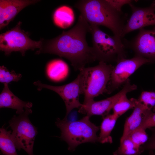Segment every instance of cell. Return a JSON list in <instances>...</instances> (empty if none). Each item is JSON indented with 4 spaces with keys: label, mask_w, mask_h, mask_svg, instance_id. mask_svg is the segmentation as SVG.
<instances>
[{
    "label": "cell",
    "mask_w": 155,
    "mask_h": 155,
    "mask_svg": "<svg viewBox=\"0 0 155 155\" xmlns=\"http://www.w3.org/2000/svg\"><path fill=\"white\" fill-rule=\"evenodd\" d=\"M90 31V25L80 14L73 27L48 40L36 54L47 53L64 57L75 70H80L87 63L98 60L94 49L86 40V34Z\"/></svg>",
    "instance_id": "obj_1"
},
{
    "label": "cell",
    "mask_w": 155,
    "mask_h": 155,
    "mask_svg": "<svg viewBox=\"0 0 155 155\" xmlns=\"http://www.w3.org/2000/svg\"><path fill=\"white\" fill-rule=\"evenodd\" d=\"M74 7L89 24L104 26L114 35L121 37L127 14L116 9L107 0H79Z\"/></svg>",
    "instance_id": "obj_2"
},
{
    "label": "cell",
    "mask_w": 155,
    "mask_h": 155,
    "mask_svg": "<svg viewBox=\"0 0 155 155\" xmlns=\"http://www.w3.org/2000/svg\"><path fill=\"white\" fill-rule=\"evenodd\" d=\"M90 117L86 115L73 121L64 118L61 120L57 119L56 124L61 131L60 137L67 143L68 150L74 151L78 145L83 143L98 142L96 133L99 127L91 122Z\"/></svg>",
    "instance_id": "obj_3"
},
{
    "label": "cell",
    "mask_w": 155,
    "mask_h": 155,
    "mask_svg": "<svg viewBox=\"0 0 155 155\" xmlns=\"http://www.w3.org/2000/svg\"><path fill=\"white\" fill-rule=\"evenodd\" d=\"M113 67L106 63L99 62L96 66L84 67L80 70L79 76L82 94L84 95L83 104L106 91L111 73Z\"/></svg>",
    "instance_id": "obj_4"
},
{
    "label": "cell",
    "mask_w": 155,
    "mask_h": 155,
    "mask_svg": "<svg viewBox=\"0 0 155 155\" xmlns=\"http://www.w3.org/2000/svg\"><path fill=\"white\" fill-rule=\"evenodd\" d=\"M99 26L90 25V31L92 37V47L98 60L106 63L117 62L125 58L126 47L123 42V38L109 35L102 31Z\"/></svg>",
    "instance_id": "obj_5"
},
{
    "label": "cell",
    "mask_w": 155,
    "mask_h": 155,
    "mask_svg": "<svg viewBox=\"0 0 155 155\" xmlns=\"http://www.w3.org/2000/svg\"><path fill=\"white\" fill-rule=\"evenodd\" d=\"M32 113L30 108L26 109L24 113L18 116L14 115L9 122L17 149L24 150L28 155H34V143L38 133L37 128L29 118V115Z\"/></svg>",
    "instance_id": "obj_6"
},
{
    "label": "cell",
    "mask_w": 155,
    "mask_h": 155,
    "mask_svg": "<svg viewBox=\"0 0 155 155\" xmlns=\"http://www.w3.org/2000/svg\"><path fill=\"white\" fill-rule=\"evenodd\" d=\"M20 21L10 30L0 35V49L8 55L14 51L20 52L23 56L28 50L40 49L42 40L35 41L31 39L28 34L21 29Z\"/></svg>",
    "instance_id": "obj_7"
},
{
    "label": "cell",
    "mask_w": 155,
    "mask_h": 155,
    "mask_svg": "<svg viewBox=\"0 0 155 155\" xmlns=\"http://www.w3.org/2000/svg\"><path fill=\"white\" fill-rule=\"evenodd\" d=\"M151 62L148 59L136 55L131 59L124 58L118 60L112 70L106 92L110 93L125 83L128 78L139 67Z\"/></svg>",
    "instance_id": "obj_8"
},
{
    "label": "cell",
    "mask_w": 155,
    "mask_h": 155,
    "mask_svg": "<svg viewBox=\"0 0 155 155\" xmlns=\"http://www.w3.org/2000/svg\"><path fill=\"white\" fill-rule=\"evenodd\" d=\"M38 87L37 89L41 90L43 88L49 89L56 92L62 98L65 104L66 113L64 119H66L70 112L74 108L80 107L82 104L79 101L80 95L82 94L81 83L79 76L72 82L63 85L53 86L42 83L38 80L34 83Z\"/></svg>",
    "instance_id": "obj_9"
},
{
    "label": "cell",
    "mask_w": 155,
    "mask_h": 155,
    "mask_svg": "<svg viewBox=\"0 0 155 155\" xmlns=\"http://www.w3.org/2000/svg\"><path fill=\"white\" fill-rule=\"evenodd\" d=\"M126 48L132 50L135 55L155 61V26L151 30L142 28L131 40L123 38Z\"/></svg>",
    "instance_id": "obj_10"
},
{
    "label": "cell",
    "mask_w": 155,
    "mask_h": 155,
    "mask_svg": "<svg viewBox=\"0 0 155 155\" xmlns=\"http://www.w3.org/2000/svg\"><path fill=\"white\" fill-rule=\"evenodd\" d=\"M137 88L135 84H131L128 80L122 90L115 94L102 100L96 101L93 100L83 104L78 112L86 114L89 117L98 115L104 117L108 115L121 96L135 90Z\"/></svg>",
    "instance_id": "obj_11"
},
{
    "label": "cell",
    "mask_w": 155,
    "mask_h": 155,
    "mask_svg": "<svg viewBox=\"0 0 155 155\" xmlns=\"http://www.w3.org/2000/svg\"><path fill=\"white\" fill-rule=\"evenodd\" d=\"M132 11L131 16L123 29L121 37L135 30L151 25L155 26V1L146 7H137L132 3L129 4Z\"/></svg>",
    "instance_id": "obj_12"
},
{
    "label": "cell",
    "mask_w": 155,
    "mask_h": 155,
    "mask_svg": "<svg viewBox=\"0 0 155 155\" xmlns=\"http://www.w3.org/2000/svg\"><path fill=\"white\" fill-rule=\"evenodd\" d=\"M39 1L36 0H0V29L7 26L23 9Z\"/></svg>",
    "instance_id": "obj_13"
},
{
    "label": "cell",
    "mask_w": 155,
    "mask_h": 155,
    "mask_svg": "<svg viewBox=\"0 0 155 155\" xmlns=\"http://www.w3.org/2000/svg\"><path fill=\"white\" fill-rule=\"evenodd\" d=\"M31 102H25L15 95L10 90L8 84H4V87L0 94V108H10L16 110L19 115L24 113V108H30Z\"/></svg>",
    "instance_id": "obj_14"
},
{
    "label": "cell",
    "mask_w": 155,
    "mask_h": 155,
    "mask_svg": "<svg viewBox=\"0 0 155 155\" xmlns=\"http://www.w3.org/2000/svg\"><path fill=\"white\" fill-rule=\"evenodd\" d=\"M131 114L125 121L123 134L120 139L128 136L132 132L140 127L144 119L145 111L148 108L137 99Z\"/></svg>",
    "instance_id": "obj_15"
},
{
    "label": "cell",
    "mask_w": 155,
    "mask_h": 155,
    "mask_svg": "<svg viewBox=\"0 0 155 155\" xmlns=\"http://www.w3.org/2000/svg\"><path fill=\"white\" fill-rule=\"evenodd\" d=\"M74 19L73 9L66 5L62 6L57 9L53 16L55 24L63 29L67 28L71 26L73 22Z\"/></svg>",
    "instance_id": "obj_16"
},
{
    "label": "cell",
    "mask_w": 155,
    "mask_h": 155,
    "mask_svg": "<svg viewBox=\"0 0 155 155\" xmlns=\"http://www.w3.org/2000/svg\"><path fill=\"white\" fill-rule=\"evenodd\" d=\"M119 117L113 113L103 117L100 126V132L98 142L104 144L111 143L113 140L111 134Z\"/></svg>",
    "instance_id": "obj_17"
},
{
    "label": "cell",
    "mask_w": 155,
    "mask_h": 155,
    "mask_svg": "<svg viewBox=\"0 0 155 155\" xmlns=\"http://www.w3.org/2000/svg\"><path fill=\"white\" fill-rule=\"evenodd\" d=\"M68 68L67 64L62 60L55 59L47 64L46 72L51 80L58 81L63 79L67 74Z\"/></svg>",
    "instance_id": "obj_18"
},
{
    "label": "cell",
    "mask_w": 155,
    "mask_h": 155,
    "mask_svg": "<svg viewBox=\"0 0 155 155\" xmlns=\"http://www.w3.org/2000/svg\"><path fill=\"white\" fill-rule=\"evenodd\" d=\"M0 148L3 155H18L16 148L11 136V131L3 127L0 129Z\"/></svg>",
    "instance_id": "obj_19"
},
{
    "label": "cell",
    "mask_w": 155,
    "mask_h": 155,
    "mask_svg": "<svg viewBox=\"0 0 155 155\" xmlns=\"http://www.w3.org/2000/svg\"><path fill=\"white\" fill-rule=\"evenodd\" d=\"M140 147L136 145L129 137L120 139V144L113 155H140Z\"/></svg>",
    "instance_id": "obj_20"
},
{
    "label": "cell",
    "mask_w": 155,
    "mask_h": 155,
    "mask_svg": "<svg viewBox=\"0 0 155 155\" xmlns=\"http://www.w3.org/2000/svg\"><path fill=\"white\" fill-rule=\"evenodd\" d=\"M124 94L121 96L114 105L113 110V113L119 117L128 110L134 108L137 99L134 98L128 99Z\"/></svg>",
    "instance_id": "obj_21"
},
{
    "label": "cell",
    "mask_w": 155,
    "mask_h": 155,
    "mask_svg": "<svg viewBox=\"0 0 155 155\" xmlns=\"http://www.w3.org/2000/svg\"><path fill=\"white\" fill-rule=\"evenodd\" d=\"M22 75L17 73L13 70L9 71L3 65L0 67V82L8 84L11 82H18L22 77Z\"/></svg>",
    "instance_id": "obj_22"
},
{
    "label": "cell",
    "mask_w": 155,
    "mask_h": 155,
    "mask_svg": "<svg viewBox=\"0 0 155 155\" xmlns=\"http://www.w3.org/2000/svg\"><path fill=\"white\" fill-rule=\"evenodd\" d=\"M128 136L136 145L140 147L148 139L146 130L140 128L133 131Z\"/></svg>",
    "instance_id": "obj_23"
},
{
    "label": "cell",
    "mask_w": 155,
    "mask_h": 155,
    "mask_svg": "<svg viewBox=\"0 0 155 155\" xmlns=\"http://www.w3.org/2000/svg\"><path fill=\"white\" fill-rule=\"evenodd\" d=\"M138 100L148 108L151 109L155 106V91H143Z\"/></svg>",
    "instance_id": "obj_24"
},
{
    "label": "cell",
    "mask_w": 155,
    "mask_h": 155,
    "mask_svg": "<svg viewBox=\"0 0 155 155\" xmlns=\"http://www.w3.org/2000/svg\"><path fill=\"white\" fill-rule=\"evenodd\" d=\"M153 127H155V113L152 112L151 109H148L145 111L144 119L138 128L146 130Z\"/></svg>",
    "instance_id": "obj_25"
},
{
    "label": "cell",
    "mask_w": 155,
    "mask_h": 155,
    "mask_svg": "<svg viewBox=\"0 0 155 155\" xmlns=\"http://www.w3.org/2000/svg\"><path fill=\"white\" fill-rule=\"evenodd\" d=\"M152 133L147 141L140 147L142 152L146 150H155V128H151Z\"/></svg>",
    "instance_id": "obj_26"
},
{
    "label": "cell",
    "mask_w": 155,
    "mask_h": 155,
    "mask_svg": "<svg viewBox=\"0 0 155 155\" xmlns=\"http://www.w3.org/2000/svg\"><path fill=\"white\" fill-rule=\"evenodd\" d=\"M107 0L114 7L120 11H122V7L123 5L127 4L129 5L132 1L130 0Z\"/></svg>",
    "instance_id": "obj_27"
},
{
    "label": "cell",
    "mask_w": 155,
    "mask_h": 155,
    "mask_svg": "<svg viewBox=\"0 0 155 155\" xmlns=\"http://www.w3.org/2000/svg\"><path fill=\"white\" fill-rule=\"evenodd\" d=\"M150 155H155V152H154L153 151H150Z\"/></svg>",
    "instance_id": "obj_28"
},
{
    "label": "cell",
    "mask_w": 155,
    "mask_h": 155,
    "mask_svg": "<svg viewBox=\"0 0 155 155\" xmlns=\"http://www.w3.org/2000/svg\"><path fill=\"white\" fill-rule=\"evenodd\" d=\"M153 108V111L155 112V106Z\"/></svg>",
    "instance_id": "obj_29"
}]
</instances>
